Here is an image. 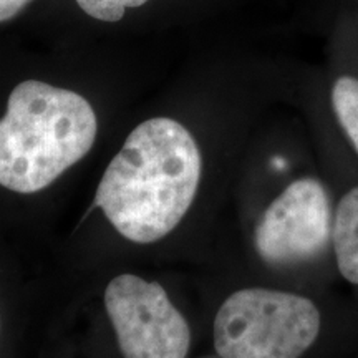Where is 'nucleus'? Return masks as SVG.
Instances as JSON below:
<instances>
[{
    "label": "nucleus",
    "mask_w": 358,
    "mask_h": 358,
    "mask_svg": "<svg viewBox=\"0 0 358 358\" xmlns=\"http://www.w3.org/2000/svg\"><path fill=\"white\" fill-rule=\"evenodd\" d=\"M203 159L181 123L138 124L105 169L95 206L124 239L151 244L176 229L198 194Z\"/></svg>",
    "instance_id": "1"
},
{
    "label": "nucleus",
    "mask_w": 358,
    "mask_h": 358,
    "mask_svg": "<svg viewBox=\"0 0 358 358\" xmlns=\"http://www.w3.org/2000/svg\"><path fill=\"white\" fill-rule=\"evenodd\" d=\"M95 110L82 95L38 80L12 90L0 120V186L34 194L88 155Z\"/></svg>",
    "instance_id": "2"
},
{
    "label": "nucleus",
    "mask_w": 358,
    "mask_h": 358,
    "mask_svg": "<svg viewBox=\"0 0 358 358\" xmlns=\"http://www.w3.org/2000/svg\"><path fill=\"white\" fill-rule=\"evenodd\" d=\"M319 307L303 295L249 287L231 294L213 325L221 358H302L319 338Z\"/></svg>",
    "instance_id": "3"
},
{
    "label": "nucleus",
    "mask_w": 358,
    "mask_h": 358,
    "mask_svg": "<svg viewBox=\"0 0 358 358\" xmlns=\"http://www.w3.org/2000/svg\"><path fill=\"white\" fill-rule=\"evenodd\" d=\"M105 308L123 358H186L189 325L158 282L115 277L105 290Z\"/></svg>",
    "instance_id": "4"
},
{
    "label": "nucleus",
    "mask_w": 358,
    "mask_h": 358,
    "mask_svg": "<svg viewBox=\"0 0 358 358\" xmlns=\"http://www.w3.org/2000/svg\"><path fill=\"white\" fill-rule=\"evenodd\" d=\"M327 189L313 178L295 179L267 206L254 231V248L268 266L312 262L332 243Z\"/></svg>",
    "instance_id": "5"
},
{
    "label": "nucleus",
    "mask_w": 358,
    "mask_h": 358,
    "mask_svg": "<svg viewBox=\"0 0 358 358\" xmlns=\"http://www.w3.org/2000/svg\"><path fill=\"white\" fill-rule=\"evenodd\" d=\"M332 245L340 275L358 287V186L348 191L335 209Z\"/></svg>",
    "instance_id": "6"
},
{
    "label": "nucleus",
    "mask_w": 358,
    "mask_h": 358,
    "mask_svg": "<svg viewBox=\"0 0 358 358\" xmlns=\"http://www.w3.org/2000/svg\"><path fill=\"white\" fill-rule=\"evenodd\" d=\"M332 106L340 127L358 155V78L340 77L335 82Z\"/></svg>",
    "instance_id": "7"
},
{
    "label": "nucleus",
    "mask_w": 358,
    "mask_h": 358,
    "mask_svg": "<svg viewBox=\"0 0 358 358\" xmlns=\"http://www.w3.org/2000/svg\"><path fill=\"white\" fill-rule=\"evenodd\" d=\"M148 0H77L85 13L101 22H118L128 8L145 6Z\"/></svg>",
    "instance_id": "8"
},
{
    "label": "nucleus",
    "mask_w": 358,
    "mask_h": 358,
    "mask_svg": "<svg viewBox=\"0 0 358 358\" xmlns=\"http://www.w3.org/2000/svg\"><path fill=\"white\" fill-rule=\"evenodd\" d=\"M30 0H0V22H7L24 8Z\"/></svg>",
    "instance_id": "9"
}]
</instances>
